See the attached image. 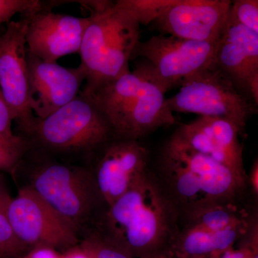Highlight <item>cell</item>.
<instances>
[{
  "instance_id": "obj_1",
  "label": "cell",
  "mask_w": 258,
  "mask_h": 258,
  "mask_svg": "<svg viewBox=\"0 0 258 258\" xmlns=\"http://www.w3.org/2000/svg\"><path fill=\"white\" fill-rule=\"evenodd\" d=\"M178 210L147 170L106 207L96 232L134 258H169L180 231Z\"/></svg>"
},
{
  "instance_id": "obj_2",
  "label": "cell",
  "mask_w": 258,
  "mask_h": 258,
  "mask_svg": "<svg viewBox=\"0 0 258 258\" xmlns=\"http://www.w3.org/2000/svg\"><path fill=\"white\" fill-rule=\"evenodd\" d=\"M19 134L28 139L32 152L84 166L115 138L94 102L81 93L46 118L35 117L32 125Z\"/></svg>"
},
{
  "instance_id": "obj_3",
  "label": "cell",
  "mask_w": 258,
  "mask_h": 258,
  "mask_svg": "<svg viewBox=\"0 0 258 258\" xmlns=\"http://www.w3.org/2000/svg\"><path fill=\"white\" fill-rule=\"evenodd\" d=\"M161 164L168 195L187 215L215 204L234 203L247 183L230 168L171 137Z\"/></svg>"
},
{
  "instance_id": "obj_4",
  "label": "cell",
  "mask_w": 258,
  "mask_h": 258,
  "mask_svg": "<svg viewBox=\"0 0 258 258\" xmlns=\"http://www.w3.org/2000/svg\"><path fill=\"white\" fill-rule=\"evenodd\" d=\"M89 17L79 52L86 74L81 93L86 96L130 71L129 61L140 41V25L113 2Z\"/></svg>"
},
{
  "instance_id": "obj_5",
  "label": "cell",
  "mask_w": 258,
  "mask_h": 258,
  "mask_svg": "<svg viewBox=\"0 0 258 258\" xmlns=\"http://www.w3.org/2000/svg\"><path fill=\"white\" fill-rule=\"evenodd\" d=\"M25 157L32 164L31 179L26 186L71 224L81 237L103 203L91 169L87 166L50 159L31 150Z\"/></svg>"
},
{
  "instance_id": "obj_6",
  "label": "cell",
  "mask_w": 258,
  "mask_h": 258,
  "mask_svg": "<svg viewBox=\"0 0 258 258\" xmlns=\"http://www.w3.org/2000/svg\"><path fill=\"white\" fill-rule=\"evenodd\" d=\"M174 96L166 98L172 113H195L200 116L223 118L244 130L255 113L250 98L237 89L215 64L184 79Z\"/></svg>"
},
{
  "instance_id": "obj_7",
  "label": "cell",
  "mask_w": 258,
  "mask_h": 258,
  "mask_svg": "<svg viewBox=\"0 0 258 258\" xmlns=\"http://www.w3.org/2000/svg\"><path fill=\"white\" fill-rule=\"evenodd\" d=\"M215 46L216 42L154 35L138 42L132 60L145 58L147 62L142 64L167 92L189 76L213 66Z\"/></svg>"
},
{
  "instance_id": "obj_8",
  "label": "cell",
  "mask_w": 258,
  "mask_h": 258,
  "mask_svg": "<svg viewBox=\"0 0 258 258\" xmlns=\"http://www.w3.org/2000/svg\"><path fill=\"white\" fill-rule=\"evenodd\" d=\"M5 215L28 249L47 247L62 252L81 240L78 231L28 186L12 198Z\"/></svg>"
},
{
  "instance_id": "obj_9",
  "label": "cell",
  "mask_w": 258,
  "mask_h": 258,
  "mask_svg": "<svg viewBox=\"0 0 258 258\" xmlns=\"http://www.w3.org/2000/svg\"><path fill=\"white\" fill-rule=\"evenodd\" d=\"M28 21L12 20L0 34V88L20 132L35 116L29 106V76L26 32Z\"/></svg>"
},
{
  "instance_id": "obj_10",
  "label": "cell",
  "mask_w": 258,
  "mask_h": 258,
  "mask_svg": "<svg viewBox=\"0 0 258 258\" xmlns=\"http://www.w3.org/2000/svg\"><path fill=\"white\" fill-rule=\"evenodd\" d=\"M147 79L107 118L115 138L138 140L154 131L175 123L166 104V91L142 63Z\"/></svg>"
},
{
  "instance_id": "obj_11",
  "label": "cell",
  "mask_w": 258,
  "mask_h": 258,
  "mask_svg": "<svg viewBox=\"0 0 258 258\" xmlns=\"http://www.w3.org/2000/svg\"><path fill=\"white\" fill-rule=\"evenodd\" d=\"M231 4L228 0H176L151 25L159 35L215 43L227 23Z\"/></svg>"
},
{
  "instance_id": "obj_12",
  "label": "cell",
  "mask_w": 258,
  "mask_h": 258,
  "mask_svg": "<svg viewBox=\"0 0 258 258\" xmlns=\"http://www.w3.org/2000/svg\"><path fill=\"white\" fill-rule=\"evenodd\" d=\"M30 109L36 118H46L81 93L86 74L81 66L66 68L40 60L27 50Z\"/></svg>"
},
{
  "instance_id": "obj_13",
  "label": "cell",
  "mask_w": 258,
  "mask_h": 258,
  "mask_svg": "<svg viewBox=\"0 0 258 258\" xmlns=\"http://www.w3.org/2000/svg\"><path fill=\"white\" fill-rule=\"evenodd\" d=\"M96 160L91 171L102 202L108 207L147 170L148 152L137 140L114 138Z\"/></svg>"
},
{
  "instance_id": "obj_14",
  "label": "cell",
  "mask_w": 258,
  "mask_h": 258,
  "mask_svg": "<svg viewBox=\"0 0 258 258\" xmlns=\"http://www.w3.org/2000/svg\"><path fill=\"white\" fill-rule=\"evenodd\" d=\"M242 132L230 120L200 116L180 125L171 137L195 152L230 168L247 181L244 168L243 147L239 138Z\"/></svg>"
},
{
  "instance_id": "obj_15",
  "label": "cell",
  "mask_w": 258,
  "mask_h": 258,
  "mask_svg": "<svg viewBox=\"0 0 258 258\" xmlns=\"http://www.w3.org/2000/svg\"><path fill=\"white\" fill-rule=\"evenodd\" d=\"M214 64L257 106L258 33L227 19Z\"/></svg>"
},
{
  "instance_id": "obj_16",
  "label": "cell",
  "mask_w": 258,
  "mask_h": 258,
  "mask_svg": "<svg viewBox=\"0 0 258 258\" xmlns=\"http://www.w3.org/2000/svg\"><path fill=\"white\" fill-rule=\"evenodd\" d=\"M26 32L27 50L40 60L57 62L64 56L79 53L90 17L78 18L43 10L31 16Z\"/></svg>"
},
{
  "instance_id": "obj_17",
  "label": "cell",
  "mask_w": 258,
  "mask_h": 258,
  "mask_svg": "<svg viewBox=\"0 0 258 258\" xmlns=\"http://www.w3.org/2000/svg\"><path fill=\"white\" fill-rule=\"evenodd\" d=\"M252 224L220 231L185 227L184 230L180 231L174 241L169 258L215 257L234 247L238 241L244 238Z\"/></svg>"
},
{
  "instance_id": "obj_18",
  "label": "cell",
  "mask_w": 258,
  "mask_h": 258,
  "mask_svg": "<svg viewBox=\"0 0 258 258\" xmlns=\"http://www.w3.org/2000/svg\"><path fill=\"white\" fill-rule=\"evenodd\" d=\"M186 227L209 231L235 228L250 223L248 215L234 203L215 204L187 215Z\"/></svg>"
},
{
  "instance_id": "obj_19",
  "label": "cell",
  "mask_w": 258,
  "mask_h": 258,
  "mask_svg": "<svg viewBox=\"0 0 258 258\" xmlns=\"http://www.w3.org/2000/svg\"><path fill=\"white\" fill-rule=\"evenodd\" d=\"M176 0H118L115 5L134 19L139 25H151Z\"/></svg>"
},
{
  "instance_id": "obj_20",
  "label": "cell",
  "mask_w": 258,
  "mask_h": 258,
  "mask_svg": "<svg viewBox=\"0 0 258 258\" xmlns=\"http://www.w3.org/2000/svg\"><path fill=\"white\" fill-rule=\"evenodd\" d=\"M29 149L28 139L23 136L0 133V171L14 174Z\"/></svg>"
},
{
  "instance_id": "obj_21",
  "label": "cell",
  "mask_w": 258,
  "mask_h": 258,
  "mask_svg": "<svg viewBox=\"0 0 258 258\" xmlns=\"http://www.w3.org/2000/svg\"><path fill=\"white\" fill-rule=\"evenodd\" d=\"M63 4L62 1L40 0H0V27L8 25L15 15L28 17L43 10H52Z\"/></svg>"
},
{
  "instance_id": "obj_22",
  "label": "cell",
  "mask_w": 258,
  "mask_h": 258,
  "mask_svg": "<svg viewBox=\"0 0 258 258\" xmlns=\"http://www.w3.org/2000/svg\"><path fill=\"white\" fill-rule=\"evenodd\" d=\"M79 244L91 258H134L95 230L83 232Z\"/></svg>"
},
{
  "instance_id": "obj_23",
  "label": "cell",
  "mask_w": 258,
  "mask_h": 258,
  "mask_svg": "<svg viewBox=\"0 0 258 258\" xmlns=\"http://www.w3.org/2000/svg\"><path fill=\"white\" fill-rule=\"evenodd\" d=\"M228 20L258 33L257 0H236L232 3Z\"/></svg>"
},
{
  "instance_id": "obj_24",
  "label": "cell",
  "mask_w": 258,
  "mask_h": 258,
  "mask_svg": "<svg viewBox=\"0 0 258 258\" xmlns=\"http://www.w3.org/2000/svg\"><path fill=\"white\" fill-rule=\"evenodd\" d=\"M28 250L15 235L5 214L0 212V258H21Z\"/></svg>"
},
{
  "instance_id": "obj_25",
  "label": "cell",
  "mask_w": 258,
  "mask_h": 258,
  "mask_svg": "<svg viewBox=\"0 0 258 258\" xmlns=\"http://www.w3.org/2000/svg\"><path fill=\"white\" fill-rule=\"evenodd\" d=\"M13 121L14 118L0 88V133L9 137L14 136L12 128Z\"/></svg>"
},
{
  "instance_id": "obj_26",
  "label": "cell",
  "mask_w": 258,
  "mask_h": 258,
  "mask_svg": "<svg viewBox=\"0 0 258 258\" xmlns=\"http://www.w3.org/2000/svg\"><path fill=\"white\" fill-rule=\"evenodd\" d=\"M21 258H62V254L51 247H38L28 249Z\"/></svg>"
},
{
  "instance_id": "obj_27",
  "label": "cell",
  "mask_w": 258,
  "mask_h": 258,
  "mask_svg": "<svg viewBox=\"0 0 258 258\" xmlns=\"http://www.w3.org/2000/svg\"><path fill=\"white\" fill-rule=\"evenodd\" d=\"M62 254V258H91L79 244L66 249Z\"/></svg>"
},
{
  "instance_id": "obj_28",
  "label": "cell",
  "mask_w": 258,
  "mask_h": 258,
  "mask_svg": "<svg viewBox=\"0 0 258 258\" xmlns=\"http://www.w3.org/2000/svg\"><path fill=\"white\" fill-rule=\"evenodd\" d=\"M247 181H249V186L252 189V192L254 195H258V162L257 159L254 163L250 172H249V177H247Z\"/></svg>"
},
{
  "instance_id": "obj_29",
  "label": "cell",
  "mask_w": 258,
  "mask_h": 258,
  "mask_svg": "<svg viewBox=\"0 0 258 258\" xmlns=\"http://www.w3.org/2000/svg\"><path fill=\"white\" fill-rule=\"evenodd\" d=\"M12 200L10 194L5 187V185L0 180V212L5 214L6 209Z\"/></svg>"
},
{
  "instance_id": "obj_30",
  "label": "cell",
  "mask_w": 258,
  "mask_h": 258,
  "mask_svg": "<svg viewBox=\"0 0 258 258\" xmlns=\"http://www.w3.org/2000/svg\"><path fill=\"white\" fill-rule=\"evenodd\" d=\"M252 258H258V250L254 252L253 256H252Z\"/></svg>"
}]
</instances>
